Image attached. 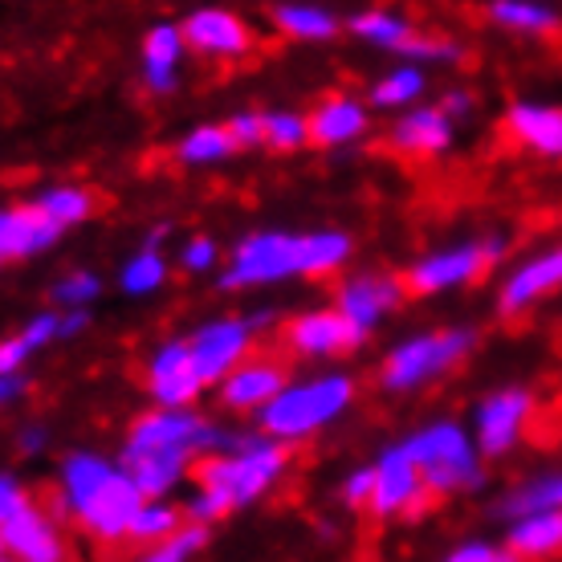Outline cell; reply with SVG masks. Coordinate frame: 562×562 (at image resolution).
<instances>
[{"label": "cell", "instance_id": "28", "mask_svg": "<svg viewBox=\"0 0 562 562\" xmlns=\"http://www.w3.org/2000/svg\"><path fill=\"white\" fill-rule=\"evenodd\" d=\"M547 509H562V473H547V477H535L509 490L502 497V514L509 518H530V514H547Z\"/></svg>", "mask_w": 562, "mask_h": 562}, {"label": "cell", "instance_id": "23", "mask_svg": "<svg viewBox=\"0 0 562 562\" xmlns=\"http://www.w3.org/2000/svg\"><path fill=\"white\" fill-rule=\"evenodd\" d=\"M509 139L530 147L538 155L559 159L562 155V111L559 106H542V102H514L506 111Z\"/></svg>", "mask_w": 562, "mask_h": 562}, {"label": "cell", "instance_id": "43", "mask_svg": "<svg viewBox=\"0 0 562 562\" xmlns=\"http://www.w3.org/2000/svg\"><path fill=\"white\" fill-rule=\"evenodd\" d=\"M29 355H33V351L21 342V335L0 338V380H13V375H21V367H25Z\"/></svg>", "mask_w": 562, "mask_h": 562}, {"label": "cell", "instance_id": "16", "mask_svg": "<svg viewBox=\"0 0 562 562\" xmlns=\"http://www.w3.org/2000/svg\"><path fill=\"white\" fill-rule=\"evenodd\" d=\"M285 363L278 355H249L245 363L221 383V404L228 412H261L285 392Z\"/></svg>", "mask_w": 562, "mask_h": 562}, {"label": "cell", "instance_id": "5", "mask_svg": "<svg viewBox=\"0 0 562 562\" xmlns=\"http://www.w3.org/2000/svg\"><path fill=\"white\" fill-rule=\"evenodd\" d=\"M412 464L420 469L424 490L432 497H449V493L477 490L485 481V469H481V452L473 445V436L464 432L461 424L452 420H436L424 424L420 432H412L404 440Z\"/></svg>", "mask_w": 562, "mask_h": 562}, {"label": "cell", "instance_id": "24", "mask_svg": "<svg viewBox=\"0 0 562 562\" xmlns=\"http://www.w3.org/2000/svg\"><path fill=\"white\" fill-rule=\"evenodd\" d=\"M310 143L314 147H342L355 143L367 131V106L359 99H326L314 106V114H306Z\"/></svg>", "mask_w": 562, "mask_h": 562}, {"label": "cell", "instance_id": "2", "mask_svg": "<svg viewBox=\"0 0 562 562\" xmlns=\"http://www.w3.org/2000/svg\"><path fill=\"white\" fill-rule=\"evenodd\" d=\"M351 237L338 228L323 233H249L237 240L228 257L221 285L225 290H245V285H273L285 278H326L347 266L351 257Z\"/></svg>", "mask_w": 562, "mask_h": 562}, {"label": "cell", "instance_id": "9", "mask_svg": "<svg viewBox=\"0 0 562 562\" xmlns=\"http://www.w3.org/2000/svg\"><path fill=\"white\" fill-rule=\"evenodd\" d=\"M249 347H254V330L245 318H216V323H204L196 335L188 338V351H192V367H196L200 383H221L237 371L245 359H249Z\"/></svg>", "mask_w": 562, "mask_h": 562}, {"label": "cell", "instance_id": "49", "mask_svg": "<svg viewBox=\"0 0 562 562\" xmlns=\"http://www.w3.org/2000/svg\"><path fill=\"white\" fill-rule=\"evenodd\" d=\"M21 395H25V380H21V375L0 380V408H4V404H13V400H21Z\"/></svg>", "mask_w": 562, "mask_h": 562}, {"label": "cell", "instance_id": "20", "mask_svg": "<svg viewBox=\"0 0 562 562\" xmlns=\"http://www.w3.org/2000/svg\"><path fill=\"white\" fill-rule=\"evenodd\" d=\"M392 147L408 159H436L452 147V123L440 106H416L404 119H395Z\"/></svg>", "mask_w": 562, "mask_h": 562}, {"label": "cell", "instance_id": "51", "mask_svg": "<svg viewBox=\"0 0 562 562\" xmlns=\"http://www.w3.org/2000/svg\"><path fill=\"white\" fill-rule=\"evenodd\" d=\"M0 562H16V559H9V554H0Z\"/></svg>", "mask_w": 562, "mask_h": 562}, {"label": "cell", "instance_id": "21", "mask_svg": "<svg viewBox=\"0 0 562 562\" xmlns=\"http://www.w3.org/2000/svg\"><path fill=\"white\" fill-rule=\"evenodd\" d=\"M61 228L42 216V212L25 204V209H0V261H21V257L45 254Z\"/></svg>", "mask_w": 562, "mask_h": 562}, {"label": "cell", "instance_id": "27", "mask_svg": "<svg viewBox=\"0 0 562 562\" xmlns=\"http://www.w3.org/2000/svg\"><path fill=\"white\" fill-rule=\"evenodd\" d=\"M273 25L297 42H330L338 33V16L330 9H318V4H278Z\"/></svg>", "mask_w": 562, "mask_h": 562}, {"label": "cell", "instance_id": "26", "mask_svg": "<svg viewBox=\"0 0 562 562\" xmlns=\"http://www.w3.org/2000/svg\"><path fill=\"white\" fill-rule=\"evenodd\" d=\"M33 209L42 212V216H49L57 228H70V225L90 221V212L99 209V196H94V192H86V188H78V183H57V188L37 192Z\"/></svg>", "mask_w": 562, "mask_h": 562}, {"label": "cell", "instance_id": "46", "mask_svg": "<svg viewBox=\"0 0 562 562\" xmlns=\"http://www.w3.org/2000/svg\"><path fill=\"white\" fill-rule=\"evenodd\" d=\"M90 330V314L86 310H70V314H61V323H57V338H78Z\"/></svg>", "mask_w": 562, "mask_h": 562}, {"label": "cell", "instance_id": "36", "mask_svg": "<svg viewBox=\"0 0 562 562\" xmlns=\"http://www.w3.org/2000/svg\"><path fill=\"white\" fill-rule=\"evenodd\" d=\"M204 542H209V530L188 521V526H180V530H176L168 542H159V547L143 550L139 562H188L192 554H200V550H204Z\"/></svg>", "mask_w": 562, "mask_h": 562}, {"label": "cell", "instance_id": "50", "mask_svg": "<svg viewBox=\"0 0 562 562\" xmlns=\"http://www.w3.org/2000/svg\"><path fill=\"white\" fill-rule=\"evenodd\" d=\"M493 562H521V559H514V554L506 550V554H493Z\"/></svg>", "mask_w": 562, "mask_h": 562}, {"label": "cell", "instance_id": "47", "mask_svg": "<svg viewBox=\"0 0 562 562\" xmlns=\"http://www.w3.org/2000/svg\"><path fill=\"white\" fill-rule=\"evenodd\" d=\"M440 111H445V119H464V114L473 111V99H469V94H464V90H449V94H445V102H440Z\"/></svg>", "mask_w": 562, "mask_h": 562}, {"label": "cell", "instance_id": "22", "mask_svg": "<svg viewBox=\"0 0 562 562\" xmlns=\"http://www.w3.org/2000/svg\"><path fill=\"white\" fill-rule=\"evenodd\" d=\"M183 33L180 25H159L147 29L143 37V82L151 94H171L176 90V78H180V61H183Z\"/></svg>", "mask_w": 562, "mask_h": 562}, {"label": "cell", "instance_id": "19", "mask_svg": "<svg viewBox=\"0 0 562 562\" xmlns=\"http://www.w3.org/2000/svg\"><path fill=\"white\" fill-rule=\"evenodd\" d=\"M123 469L131 481L139 485L147 502H164V493H171L183 481L188 464L196 469V452L188 449H151V452H123Z\"/></svg>", "mask_w": 562, "mask_h": 562}, {"label": "cell", "instance_id": "30", "mask_svg": "<svg viewBox=\"0 0 562 562\" xmlns=\"http://www.w3.org/2000/svg\"><path fill=\"white\" fill-rule=\"evenodd\" d=\"M351 33L355 37H363V42H371V45H380V49H392V54H404V45L416 37L412 21H404L400 13H383V9L355 16Z\"/></svg>", "mask_w": 562, "mask_h": 562}, {"label": "cell", "instance_id": "38", "mask_svg": "<svg viewBox=\"0 0 562 562\" xmlns=\"http://www.w3.org/2000/svg\"><path fill=\"white\" fill-rule=\"evenodd\" d=\"M57 323H61V314L54 310H42V314H33L25 326H21V342H25L29 351H42L57 338Z\"/></svg>", "mask_w": 562, "mask_h": 562}, {"label": "cell", "instance_id": "42", "mask_svg": "<svg viewBox=\"0 0 562 562\" xmlns=\"http://www.w3.org/2000/svg\"><path fill=\"white\" fill-rule=\"evenodd\" d=\"M371 490H375V473L371 469H355L351 477L342 481V502L351 509L371 506Z\"/></svg>", "mask_w": 562, "mask_h": 562}, {"label": "cell", "instance_id": "45", "mask_svg": "<svg viewBox=\"0 0 562 562\" xmlns=\"http://www.w3.org/2000/svg\"><path fill=\"white\" fill-rule=\"evenodd\" d=\"M493 554L497 550L490 547V542H464V547H457L445 562H493Z\"/></svg>", "mask_w": 562, "mask_h": 562}, {"label": "cell", "instance_id": "11", "mask_svg": "<svg viewBox=\"0 0 562 562\" xmlns=\"http://www.w3.org/2000/svg\"><path fill=\"white\" fill-rule=\"evenodd\" d=\"M530 416H535V400L521 387H506V392L481 400L477 416H473V445L481 457H506L521 440Z\"/></svg>", "mask_w": 562, "mask_h": 562}, {"label": "cell", "instance_id": "31", "mask_svg": "<svg viewBox=\"0 0 562 562\" xmlns=\"http://www.w3.org/2000/svg\"><path fill=\"white\" fill-rule=\"evenodd\" d=\"M180 526H183L180 506H171V502H143V509L135 514V521H131L127 538L151 550V547H159V542H168Z\"/></svg>", "mask_w": 562, "mask_h": 562}, {"label": "cell", "instance_id": "41", "mask_svg": "<svg viewBox=\"0 0 562 562\" xmlns=\"http://www.w3.org/2000/svg\"><path fill=\"white\" fill-rule=\"evenodd\" d=\"M228 135L237 147H257V143H266V127H261V114L254 111H240L228 119Z\"/></svg>", "mask_w": 562, "mask_h": 562}, {"label": "cell", "instance_id": "29", "mask_svg": "<svg viewBox=\"0 0 562 562\" xmlns=\"http://www.w3.org/2000/svg\"><path fill=\"white\" fill-rule=\"evenodd\" d=\"M237 151V143L228 135V127H196L188 131L176 147V159H180L183 168H209V164H221L228 155Z\"/></svg>", "mask_w": 562, "mask_h": 562}, {"label": "cell", "instance_id": "13", "mask_svg": "<svg viewBox=\"0 0 562 562\" xmlns=\"http://www.w3.org/2000/svg\"><path fill=\"white\" fill-rule=\"evenodd\" d=\"M183 45L212 61H237L254 49V29L233 9H196L183 16Z\"/></svg>", "mask_w": 562, "mask_h": 562}, {"label": "cell", "instance_id": "7", "mask_svg": "<svg viewBox=\"0 0 562 562\" xmlns=\"http://www.w3.org/2000/svg\"><path fill=\"white\" fill-rule=\"evenodd\" d=\"M502 257V240H469V245H452V249H436V254L412 261L404 273V290L408 294H449L461 290L481 273H490L493 261Z\"/></svg>", "mask_w": 562, "mask_h": 562}, {"label": "cell", "instance_id": "48", "mask_svg": "<svg viewBox=\"0 0 562 562\" xmlns=\"http://www.w3.org/2000/svg\"><path fill=\"white\" fill-rule=\"evenodd\" d=\"M45 440H49V432H45L42 424H29V428H21V432H16V445H21V452H42Z\"/></svg>", "mask_w": 562, "mask_h": 562}, {"label": "cell", "instance_id": "18", "mask_svg": "<svg viewBox=\"0 0 562 562\" xmlns=\"http://www.w3.org/2000/svg\"><path fill=\"white\" fill-rule=\"evenodd\" d=\"M554 290H562V245L530 257L526 266L514 269L506 278V285H502V294H497V306H502V314L514 318V314L535 306L538 297L554 294Z\"/></svg>", "mask_w": 562, "mask_h": 562}, {"label": "cell", "instance_id": "17", "mask_svg": "<svg viewBox=\"0 0 562 562\" xmlns=\"http://www.w3.org/2000/svg\"><path fill=\"white\" fill-rule=\"evenodd\" d=\"M0 538H4V554L16 562H66V542L37 502H29L21 514L4 521Z\"/></svg>", "mask_w": 562, "mask_h": 562}, {"label": "cell", "instance_id": "4", "mask_svg": "<svg viewBox=\"0 0 562 562\" xmlns=\"http://www.w3.org/2000/svg\"><path fill=\"white\" fill-rule=\"evenodd\" d=\"M290 464V449L269 440V436H249L240 440L233 452H212L204 461H196V481L200 490L221 493L228 506H249L261 493H269L278 485V477Z\"/></svg>", "mask_w": 562, "mask_h": 562}, {"label": "cell", "instance_id": "6", "mask_svg": "<svg viewBox=\"0 0 562 562\" xmlns=\"http://www.w3.org/2000/svg\"><path fill=\"white\" fill-rule=\"evenodd\" d=\"M477 335L469 326H452V330H428V335H412L395 347L380 367V383L387 392H416L424 383H432L440 371H449L473 351Z\"/></svg>", "mask_w": 562, "mask_h": 562}, {"label": "cell", "instance_id": "8", "mask_svg": "<svg viewBox=\"0 0 562 562\" xmlns=\"http://www.w3.org/2000/svg\"><path fill=\"white\" fill-rule=\"evenodd\" d=\"M228 445V436L209 424L196 412H147L131 424L123 452H151V449H188V452H212Z\"/></svg>", "mask_w": 562, "mask_h": 562}, {"label": "cell", "instance_id": "3", "mask_svg": "<svg viewBox=\"0 0 562 562\" xmlns=\"http://www.w3.org/2000/svg\"><path fill=\"white\" fill-rule=\"evenodd\" d=\"M351 404L355 380L342 371H330V375H318V380L306 383H285V392L257 412V428L278 445H297L306 436L323 432L326 424H335Z\"/></svg>", "mask_w": 562, "mask_h": 562}, {"label": "cell", "instance_id": "14", "mask_svg": "<svg viewBox=\"0 0 562 562\" xmlns=\"http://www.w3.org/2000/svg\"><path fill=\"white\" fill-rule=\"evenodd\" d=\"M147 392L159 404V412H188L200 400L204 383H200L196 367H192V351L188 342H164L147 363Z\"/></svg>", "mask_w": 562, "mask_h": 562}, {"label": "cell", "instance_id": "44", "mask_svg": "<svg viewBox=\"0 0 562 562\" xmlns=\"http://www.w3.org/2000/svg\"><path fill=\"white\" fill-rule=\"evenodd\" d=\"M25 506H29V493L21 490V481L0 473V526L13 518V514H21Z\"/></svg>", "mask_w": 562, "mask_h": 562}, {"label": "cell", "instance_id": "34", "mask_svg": "<svg viewBox=\"0 0 562 562\" xmlns=\"http://www.w3.org/2000/svg\"><path fill=\"white\" fill-rule=\"evenodd\" d=\"M424 94V74L416 66H400V70L383 74L380 82L371 86V102L392 111V106H408Z\"/></svg>", "mask_w": 562, "mask_h": 562}, {"label": "cell", "instance_id": "40", "mask_svg": "<svg viewBox=\"0 0 562 562\" xmlns=\"http://www.w3.org/2000/svg\"><path fill=\"white\" fill-rule=\"evenodd\" d=\"M216 257H221V249H216V240L209 237H192L188 245L180 249V266L188 269V273H209L212 266H216Z\"/></svg>", "mask_w": 562, "mask_h": 562}, {"label": "cell", "instance_id": "33", "mask_svg": "<svg viewBox=\"0 0 562 562\" xmlns=\"http://www.w3.org/2000/svg\"><path fill=\"white\" fill-rule=\"evenodd\" d=\"M164 281H168V261H164V254H155V249H139L127 266L119 269V285H123V294H131V297L155 294Z\"/></svg>", "mask_w": 562, "mask_h": 562}, {"label": "cell", "instance_id": "52", "mask_svg": "<svg viewBox=\"0 0 562 562\" xmlns=\"http://www.w3.org/2000/svg\"><path fill=\"white\" fill-rule=\"evenodd\" d=\"M0 554H4V538H0Z\"/></svg>", "mask_w": 562, "mask_h": 562}, {"label": "cell", "instance_id": "39", "mask_svg": "<svg viewBox=\"0 0 562 562\" xmlns=\"http://www.w3.org/2000/svg\"><path fill=\"white\" fill-rule=\"evenodd\" d=\"M188 518H192V526H204V530H209V521H216V518H225L228 509V502L225 497H221V493H212V490H200L196 497H192V502H188Z\"/></svg>", "mask_w": 562, "mask_h": 562}, {"label": "cell", "instance_id": "15", "mask_svg": "<svg viewBox=\"0 0 562 562\" xmlns=\"http://www.w3.org/2000/svg\"><path fill=\"white\" fill-rule=\"evenodd\" d=\"M404 278H387V273H363V278H351L342 290H338L335 310L347 318V323L359 330V335H371L387 310H395L404 302Z\"/></svg>", "mask_w": 562, "mask_h": 562}, {"label": "cell", "instance_id": "37", "mask_svg": "<svg viewBox=\"0 0 562 562\" xmlns=\"http://www.w3.org/2000/svg\"><path fill=\"white\" fill-rule=\"evenodd\" d=\"M99 294H102V281H99V273H90V269H74V273H66V278L54 285V302L66 310H86Z\"/></svg>", "mask_w": 562, "mask_h": 562}, {"label": "cell", "instance_id": "35", "mask_svg": "<svg viewBox=\"0 0 562 562\" xmlns=\"http://www.w3.org/2000/svg\"><path fill=\"white\" fill-rule=\"evenodd\" d=\"M261 127H266V143L273 151H297L310 143L306 114L297 111H269L261 114Z\"/></svg>", "mask_w": 562, "mask_h": 562}, {"label": "cell", "instance_id": "32", "mask_svg": "<svg viewBox=\"0 0 562 562\" xmlns=\"http://www.w3.org/2000/svg\"><path fill=\"white\" fill-rule=\"evenodd\" d=\"M490 16L497 25L521 29V33H554L559 29V13L547 4H530V0H493Z\"/></svg>", "mask_w": 562, "mask_h": 562}, {"label": "cell", "instance_id": "12", "mask_svg": "<svg viewBox=\"0 0 562 562\" xmlns=\"http://www.w3.org/2000/svg\"><path fill=\"white\" fill-rule=\"evenodd\" d=\"M281 342H285V351L302 355V359H330V355L355 351L363 342V335L330 306L306 310V314L290 318V323L281 326Z\"/></svg>", "mask_w": 562, "mask_h": 562}, {"label": "cell", "instance_id": "25", "mask_svg": "<svg viewBox=\"0 0 562 562\" xmlns=\"http://www.w3.org/2000/svg\"><path fill=\"white\" fill-rule=\"evenodd\" d=\"M509 554L521 562H547L562 554V509L530 514L509 526Z\"/></svg>", "mask_w": 562, "mask_h": 562}, {"label": "cell", "instance_id": "1", "mask_svg": "<svg viewBox=\"0 0 562 562\" xmlns=\"http://www.w3.org/2000/svg\"><path fill=\"white\" fill-rule=\"evenodd\" d=\"M143 502L147 497L131 481L127 469L99 457V452H70L57 464L54 514H74L86 535L99 538V542L127 538Z\"/></svg>", "mask_w": 562, "mask_h": 562}, {"label": "cell", "instance_id": "10", "mask_svg": "<svg viewBox=\"0 0 562 562\" xmlns=\"http://www.w3.org/2000/svg\"><path fill=\"white\" fill-rule=\"evenodd\" d=\"M371 473H375V490H371V506L367 509H371L375 518H400V514L416 518V514H424L432 493L424 490L420 469L412 464L404 445H395V449L383 452L380 461L371 464Z\"/></svg>", "mask_w": 562, "mask_h": 562}]
</instances>
